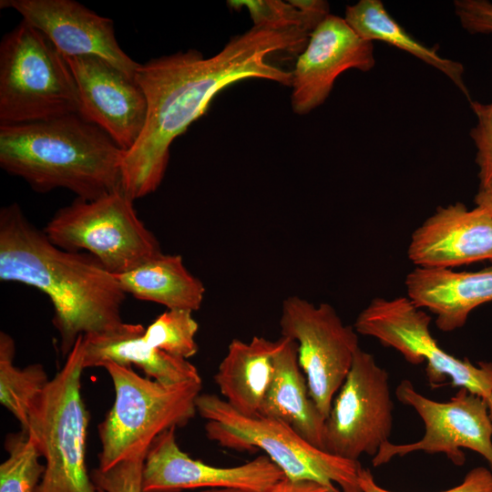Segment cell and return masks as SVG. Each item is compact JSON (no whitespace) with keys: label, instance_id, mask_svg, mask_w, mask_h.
I'll use <instances>...</instances> for the list:
<instances>
[{"label":"cell","instance_id":"1","mask_svg":"<svg viewBox=\"0 0 492 492\" xmlns=\"http://www.w3.org/2000/svg\"><path fill=\"white\" fill-rule=\"evenodd\" d=\"M310 35L302 27L253 26L209 58L189 49L140 64L135 81L145 95L147 116L138 141L123 158V190L135 200L159 188L173 140L206 113L225 87L247 78L292 86V71L272 64L270 57L278 52H302Z\"/></svg>","mask_w":492,"mask_h":492},{"label":"cell","instance_id":"2","mask_svg":"<svg viewBox=\"0 0 492 492\" xmlns=\"http://www.w3.org/2000/svg\"><path fill=\"white\" fill-rule=\"evenodd\" d=\"M0 280L48 296L65 356L79 336L111 332L124 323L127 293L115 275L92 255L55 245L17 203L0 210Z\"/></svg>","mask_w":492,"mask_h":492},{"label":"cell","instance_id":"3","mask_svg":"<svg viewBox=\"0 0 492 492\" xmlns=\"http://www.w3.org/2000/svg\"><path fill=\"white\" fill-rule=\"evenodd\" d=\"M125 151L79 114L0 125V166L36 192L66 189L96 200L122 189Z\"/></svg>","mask_w":492,"mask_h":492},{"label":"cell","instance_id":"4","mask_svg":"<svg viewBox=\"0 0 492 492\" xmlns=\"http://www.w3.org/2000/svg\"><path fill=\"white\" fill-rule=\"evenodd\" d=\"M115 390V400L98 425V466L106 471L138 456H147L163 432L185 426L198 413L202 381L165 385L115 363L103 364Z\"/></svg>","mask_w":492,"mask_h":492},{"label":"cell","instance_id":"5","mask_svg":"<svg viewBox=\"0 0 492 492\" xmlns=\"http://www.w3.org/2000/svg\"><path fill=\"white\" fill-rule=\"evenodd\" d=\"M83 336L29 410L27 434L35 440L46 470L35 492H105L86 464L88 412L81 395Z\"/></svg>","mask_w":492,"mask_h":492},{"label":"cell","instance_id":"6","mask_svg":"<svg viewBox=\"0 0 492 492\" xmlns=\"http://www.w3.org/2000/svg\"><path fill=\"white\" fill-rule=\"evenodd\" d=\"M196 405L206 420L207 438L220 446L236 451L260 449L290 479H312L336 485L342 492H363L358 483L359 461L313 446L280 420L242 415L216 395L200 394Z\"/></svg>","mask_w":492,"mask_h":492},{"label":"cell","instance_id":"7","mask_svg":"<svg viewBox=\"0 0 492 492\" xmlns=\"http://www.w3.org/2000/svg\"><path fill=\"white\" fill-rule=\"evenodd\" d=\"M80 98L63 55L22 20L0 44V125L80 115Z\"/></svg>","mask_w":492,"mask_h":492},{"label":"cell","instance_id":"8","mask_svg":"<svg viewBox=\"0 0 492 492\" xmlns=\"http://www.w3.org/2000/svg\"><path fill=\"white\" fill-rule=\"evenodd\" d=\"M123 190L59 209L43 231L57 247L88 253L108 272H128L160 254L159 242Z\"/></svg>","mask_w":492,"mask_h":492},{"label":"cell","instance_id":"9","mask_svg":"<svg viewBox=\"0 0 492 492\" xmlns=\"http://www.w3.org/2000/svg\"><path fill=\"white\" fill-rule=\"evenodd\" d=\"M431 317L407 296L373 299L357 315L358 334L374 337L399 352L411 364L425 363L431 388L448 384L487 399L492 395V362L473 364L442 349L430 332Z\"/></svg>","mask_w":492,"mask_h":492},{"label":"cell","instance_id":"10","mask_svg":"<svg viewBox=\"0 0 492 492\" xmlns=\"http://www.w3.org/2000/svg\"><path fill=\"white\" fill-rule=\"evenodd\" d=\"M281 334L297 343L310 395L325 417L359 350L358 333L327 302L315 305L296 295L282 303Z\"/></svg>","mask_w":492,"mask_h":492},{"label":"cell","instance_id":"11","mask_svg":"<svg viewBox=\"0 0 492 492\" xmlns=\"http://www.w3.org/2000/svg\"><path fill=\"white\" fill-rule=\"evenodd\" d=\"M393 410L387 371L359 348L325 419L324 451L354 461L374 457L389 441Z\"/></svg>","mask_w":492,"mask_h":492},{"label":"cell","instance_id":"12","mask_svg":"<svg viewBox=\"0 0 492 492\" xmlns=\"http://www.w3.org/2000/svg\"><path fill=\"white\" fill-rule=\"evenodd\" d=\"M395 396L416 411L424 422L425 434L411 444L384 443L372 459L374 467L416 451L445 454L461 466L466 462L462 448H467L481 455L492 471V421L485 398L458 388L448 401L438 402L421 395L408 379L399 383Z\"/></svg>","mask_w":492,"mask_h":492},{"label":"cell","instance_id":"13","mask_svg":"<svg viewBox=\"0 0 492 492\" xmlns=\"http://www.w3.org/2000/svg\"><path fill=\"white\" fill-rule=\"evenodd\" d=\"M176 428L160 434L144 461L142 492H179L194 488H235L247 492H269L284 477L267 456L235 466H216L190 457L176 440Z\"/></svg>","mask_w":492,"mask_h":492},{"label":"cell","instance_id":"14","mask_svg":"<svg viewBox=\"0 0 492 492\" xmlns=\"http://www.w3.org/2000/svg\"><path fill=\"white\" fill-rule=\"evenodd\" d=\"M374 65L373 42L359 36L344 18L328 15L311 33L292 71L293 112L305 115L321 106L343 72H365Z\"/></svg>","mask_w":492,"mask_h":492},{"label":"cell","instance_id":"15","mask_svg":"<svg viewBox=\"0 0 492 492\" xmlns=\"http://www.w3.org/2000/svg\"><path fill=\"white\" fill-rule=\"evenodd\" d=\"M64 57L77 86L80 115L104 130L125 152L129 150L138 141L147 116V100L140 87L100 57Z\"/></svg>","mask_w":492,"mask_h":492},{"label":"cell","instance_id":"16","mask_svg":"<svg viewBox=\"0 0 492 492\" xmlns=\"http://www.w3.org/2000/svg\"><path fill=\"white\" fill-rule=\"evenodd\" d=\"M0 7L15 9L64 56H97L135 79L140 64L118 45L111 19L73 0H1Z\"/></svg>","mask_w":492,"mask_h":492},{"label":"cell","instance_id":"17","mask_svg":"<svg viewBox=\"0 0 492 492\" xmlns=\"http://www.w3.org/2000/svg\"><path fill=\"white\" fill-rule=\"evenodd\" d=\"M407 256L415 267L430 269L492 261V216L462 202L438 207L413 231Z\"/></svg>","mask_w":492,"mask_h":492},{"label":"cell","instance_id":"18","mask_svg":"<svg viewBox=\"0 0 492 492\" xmlns=\"http://www.w3.org/2000/svg\"><path fill=\"white\" fill-rule=\"evenodd\" d=\"M405 284L407 297L436 315L437 328L452 332L474 309L492 302V266L476 272L415 267Z\"/></svg>","mask_w":492,"mask_h":492},{"label":"cell","instance_id":"19","mask_svg":"<svg viewBox=\"0 0 492 492\" xmlns=\"http://www.w3.org/2000/svg\"><path fill=\"white\" fill-rule=\"evenodd\" d=\"M145 327L124 323L114 331L83 336V366L102 367L111 362L121 366L136 365L162 384L174 385L202 381L198 369L187 359L152 347L143 339Z\"/></svg>","mask_w":492,"mask_h":492},{"label":"cell","instance_id":"20","mask_svg":"<svg viewBox=\"0 0 492 492\" xmlns=\"http://www.w3.org/2000/svg\"><path fill=\"white\" fill-rule=\"evenodd\" d=\"M274 374L259 416L280 420L313 446L324 450L325 417L313 400L297 354V343L281 336Z\"/></svg>","mask_w":492,"mask_h":492},{"label":"cell","instance_id":"21","mask_svg":"<svg viewBox=\"0 0 492 492\" xmlns=\"http://www.w3.org/2000/svg\"><path fill=\"white\" fill-rule=\"evenodd\" d=\"M281 337L269 340L254 336L250 342L233 339L219 364L214 381L224 400L239 413L259 416L271 386L273 359Z\"/></svg>","mask_w":492,"mask_h":492},{"label":"cell","instance_id":"22","mask_svg":"<svg viewBox=\"0 0 492 492\" xmlns=\"http://www.w3.org/2000/svg\"><path fill=\"white\" fill-rule=\"evenodd\" d=\"M114 275L127 294L167 309L194 312L204 299L202 282L188 271L180 255L161 252L128 272Z\"/></svg>","mask_w":492,"mask_h":492},{"label":"cell","instance_id":"23","mask_svg":"<svg viewBox=\"0 0 492 492\" xmlns=\"http://www.w3.org/2000/svg\"><path fill=\"white\" fill-rule=\"evenodd\" d=\"M344 19L362 38L387 43L436 68L452 80L469 103L472 101L463 79V65L441 56L437 47H429L415 39L389 15L380 0H360L347 5Z\"/></svg>","mask_w":492,"mask_h":492},{"label":"cell","instance_id":"24","mask_svg":"<svg viewBox=\"0 0 492 492\" xmlns=\"http://www.w3.org/2000/svg\"><path fill=\"white\" fill-rule=\"evenodd\" d=\"M15 342L6 333H0V403L27 432L29 410L34 400L47 385L48 376L40 364L25 368L14 364Z\"/></svg>","mask_w":492,"mask_h":492},{"label":"cell","instance_id":"25","mask_svg":"<svg viewBox=\"0 0 492 492\" xmlns=\"http://www.w3.org/2000/svg\"><path fill=\"white\" fill-rule=\"evenodd\" d=\"M7 458L0 465V492H35L46 470L35 440L25 431L8 435Z\"/></svg>","mask_w":492,"mask_h":492},{"label":"cell","instance_id":"26","mask_svg":"<svg viewBox=\"0 0 492 492\" xmlns=\"http://www.w3.org/2000/svg\"><path fill=\"white\" fill-rule=\"evenodd\" d=\"M192 313L184 309H167L145 328L143 339L152 347L188 360L199 350L196 342L199 324Z\"/></svg>","mask_w":492,"mask_h":492},{"label":"cell","instance_id":"27","mask_svg":"<svg viewBox=\"0 0 492 492\" xmlns=\"http://www.w3.org/2000/svg\"><path fill=\"white\" fill-rule=\"evenodd\" d=\"M235 9L246 7L253 26L280 30L302 27L311 33L325 18L302 11L281 0H235L228 1Z\"/></svg>","mask_w":492,"mask_h":492},{"label":"cell","instance_id":"28","mask_svg":"<svg viewBox=\"0 0 492 492\" xmlns=\"http://www.w3.org/2000/svg\"><path fill=\"white\" fill-rule=\"evenodd\" d=\"M145 458V456H134L106 471L96 468L91 477L105 492H142Z\"/></svg>","mask_w":492,"mask_h":492},{"label":"cell","instance_id":"29","mask_svg":"<svg viewBox=\"0 0 492 492\" xmlns=\"http://www.w3.org/2000/svg\"><path fill=\"white\" fill-rule=\"evenodd\" d=\"M470 107L477 119L470 137L477 149L479 183H483L492 177V102L484 104L472 100Z\"/></svg>","mask_w":492,"mask_h":492},{"label":"cell","instance_id":"30","mask_svg":"<svg viewBox=\"0 0 492 492\" xmlns=\"http://www.w3.org/2000/svg\"><path fill=\"white\" fill-rule=\"evenodd\" d=\"M358 483L363 492H394L380 487L368 468L361 467ZM441 492H492V471L484 466L471 469L463 481Z\"/></svg>","mask_w":492,"mask_h":492},{"label":"cell","instance_id":"31","mask_svg":"<svg viewBox=\"0 0 492 492\" xmlns=\"http://www.w3.org/2000/svg\"><path fill=\"white\" fill-rule=\"evenodd\" d=\"M455 13L470 34H492V3L487 0H456Z\"/></svg>","mask_w":492,"mask_h":492},{"label":"cell","instance_id":"32","mask_svg":"<svg viewBox=\"0 0 492 492\" xmlns=\"http://www.w3.org/2000/svg\"><path fill=\"white\" fill-rule=\"evenodd\" d=\"M269 492H341V490L335 485L312 479L294 480L284 477Z\"/></svg>","mask_w":492,"mask_h":492},{"label":"cell","instance_id":"33","mask_svg":"<svg viewBox=\"0 0 492 492\" xmlns=\"http://www.w3.org/2000/svg\"><path fill=\"white\" fill-rule=\"evenodd\" d=\"M475 204L492 216V177L479 183L478 190L474 198Z\"/></svg>","mask_w":492,"mask_h":492},{"label":"cell","instance_id":"34","mask_svg":"<svg viewBox=\"0 0 492 492\" xmlns=\"http://www.w3.org/2000/svg\"><path fill=\"white\" fill-rule=\"evenodd\" d=\"M200 492H247L235 488H226V487H218V488H206Z\"/></svg>","mask_w":492,"mask_h":492},{"label":"cell","instance_id":"35","mask_svg":"<svg viewBox=\"0 0 492 492\" xmlns=\"http://www.w3.org/2000/svg\"><path fill=\"white\" fill-rule=\"evenodd\" d=\"M486 401H487V404L489 416H490V419L492 421V395L487 399H486Z\"/></svg>","mask_w":492,"mask_h":492}]
</instances>
